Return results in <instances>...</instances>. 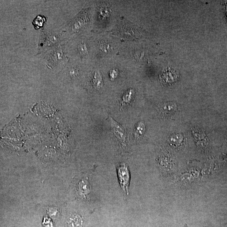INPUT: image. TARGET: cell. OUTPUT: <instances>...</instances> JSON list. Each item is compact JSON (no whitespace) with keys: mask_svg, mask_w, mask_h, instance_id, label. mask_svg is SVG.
<instances>
[{"mask_svg":"<svg viewBox=\"0 0 227 227\" xmlns=\"http://www.w3.org/2000/svg\"><path fill=\"white\" fill-rule=\"evenodd\" d=\"M118 174L120 186L123 191L127 194L128 192L130 175L127 165L121 164L118 167Z\"/></svg>","mask_w":227,"mask_h":227,"instance_id":"obj_1","label":"cell"},{"mask_svg":"<svg viewBox=\"0 0 227 227\" xmlns=\"http://www.w3.org/2000/svg\"><path fill=\"white\" fill-rule=\"evenodd\" d=\"M161 81L164 84L170 85L178 80V72L173 69L168 68L165 69L159 76Z\"/></svg>","mask_w":227,"mask_h":227,"instance_id":"obj_2","label":"cell"},{"mask_svg":"<svg viewBox=\"0 0 227 227\" xmlns=\"http://www.w3.org/2000/svg\"><path fill=\"white\" fill-rule=\"evenodd\" d=\"M161 115L165 117L172 115L177 110V105L175 103L168 102L162 103L159 106Z\"/></svg>","mask_w":227,"mask_h":227,"instance_id":"obj_3","label":"cell"},{"mask_svg":"<svg viewBox=\"0 0 227 227\" xmlns=\"http://www.w3.org/2000/svg\"><path fill=\"white\" fill-rule=\"evenodd\" d=\"M110 118L111 123L114 134L118 139L120 140L119 141L123 143L125 142L126 138V133L125 130L112 118Z\"/></svg>","mask_w":227,"mask_h":227,"instance_id":"obj_4","label":"cell"},{"mask_svg":"<svg viewBox=\"0 0 227 227\" xmlns=\"http://www.w3.org/2000/svg\"><path fill=\"white\" fill-rule=\"evenodd\" d=\"M183 137L180 133L172 135L168 139V143L171 146L174 147H179L183 143Z\"/></svg>","mask_w":227,"mask_h":227,"instance_id":"obj_5","label":"cell"},{"mask_svg":"<svg viewBox=\"0 0 227 227\" xmlns=\"http://www.w3.org/2000/svg\"><path fill=\"white\" fill-rule=\"evenodd\" d=\"M69 227H83V220L78 214H74L69 217L67 221Z\"/></svg>","mask_w":227,"mask_h":227,"instance_id":"obj_6","label":"cell"},{"mask_svg":"<svg viewBox=\"0 0 227 227\" xmlns=\"http://www.w3.org/2000/svg\"><path fill=\"white\" fill-rule=\"evenodd\" d=\"M194 136V138L195 139L197 142L199 144L202 145V144H205L207 143V140H206V135L202 131L198 130V131L196 130H194L193 131Z\"/></svg>","mask_w":227,"mask_h":227,"instance_id":"obj_7","label":"cell"},{"mask_svg":"<svg viewBox=\"0 0 227 227\" xmlns=\"http://www.w3.org/2000/svg\"><path fill=\"white\" fill-rule=\"evenodd\" d=\"M146 131V126L142 122H140L135 127V135L136 137L140 138L144 135Z\"/></svg>","mask_w":227,"mask_h":227,"instance_id":"obj_8","label":"cell"},{"mask_svg":"<svg viewBox=\"0 0 227 227\" xmlns=\"http://www.w3.org/2000/svg\"><path fill=\"white\" fill-rule=\"evenodd\" d=\"M42 17L43 16H38L34 20L33 24L36 26V28H39L40 27H42L45 22V19Z\"/></svg>","mask_w":227,"mask_h":227,"instance_id":"obj_9","label":"cell"},{"mask_svg":"<svg viewBox=\"0 0 227 227\" xmlns=\"http://www.w3.org/2000/svg\"><path fill=\"white\" fill-rule=\"evenodd\" d=\"M133 93L132 90H130L129 92H126L123 96V100L124 103H128L131 102L133 97Z\"/></svg>","mask_w":227,"mask_h":227,"instance_id":"obj_10","label":"cell"},{"mask_svg":"<svg viewBox=\"0 0 227 227\" xmlns=\"http://www.w3.org/2000/svg\"><path fill=\"white\" fill-rule=\"evenodd\" d=\"M94 84L96 88H100L101 85L102 84V80L100 76L97 73H96L94 75Z\"/></svg>","mask_w":227,"mask_h":227,"instance_id":"obj_11","label":"cell"},{"mask_svg":"<svg viewBox=\"0 0 227 227\" xmlns=\"http://www.w3.org/2000/svg\"><path fill=\"white\" fill-rule=\"evenodd\" d=\"M80 185L79 186V188H80V191L81 193L83 194H87L89 193V186L87 184L86 182H83L82 181V182H81Z\"/></svg>","mask_w":227,"mask_h":227,"instance_id":"obj_12","label":"cell"},{"mask_svg":"<svg viewBox=\"0 0 227 227\" xmlns=\"http://www.w3.org/2000/svg\"><path fill=\"white\" fill-rule=\"evenodd\" d=\"M181 181L184 183H191V181L193 180L192 176L190 174H184L181 177Z\"/></svg>","mask_w":227,"mask_h":227,"instance_id":"obj_13","label":"cell"}]
</instances>
